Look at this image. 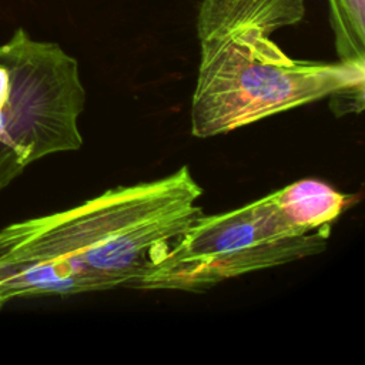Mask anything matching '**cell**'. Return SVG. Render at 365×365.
Here are the masks:
<instances>
[{
	"mask_svg": "<svg viewBox=\"0 0 365 365\" xmlns=\"http://www.w3.org/2000/svg\"><path fill=\"white\" fill-rule=\"evenodd\" d=\"M304 0H201L191 134L222 135L365 86V66L294 60L269 37L298 24Z\"/></svg>",
	"mask_w": 365,
	"mask_h": 365,
	"instance_id": "cell-1",
	"label": "cell"
},
{
	"mask_svg": "<svg viewBox=\"0 0 365 365\" xmlns=\"http://www.w3.org/2000/svg\"><path fill=\"white\" fill-rule=\"evenodd\" d=\"M151 235L141 182L0 228V308L14 299L133 287Z\"/></svg>",
	"mask_w": 365,
	"mask_h": 365,
	"instance_id": "cell-2",
	"label": "cell"
},
{
	"mask_svg": "<svg viewBox=\"0 0 365 365\" xmlns=\"http://www.w3.org/2000/svg\"><path fill=\"white\" fill-rule=\"evenodd\" d=\"M329 234L331 227L312 231L298 227L272 192L232 211L200 215L150 259L134 288L207 289L235 277L321 254Z\"/></svg>",
	"mask_w": 365,
	"mask_h": 365,
	"instance_id": "cell-3",
	"label": "cell"
},
{
	"mask_svg": "<svg viewBox=\"0 0 365 365\" xmlns=\"http://www.w3.org/2000/svg\"><path fill=\"white\" fill-rule=\"evenodd\" d=\"M78 61L24 29L0 44V192L33 163L83 145Z\"/></svg>",
	"mask_w": 365,
	"mask_h": 365,
	"instance_id": "cell-4",
	"label": "cell"
},
{
	"mask_svg": "<svg viewBox=\"0 0 365 365\" xmlns=\"http://www.w3.org/2000/svg\"><path fill=\"white\" fill-rule=\"evenodd\" d=\"M275 192L291 220L307 231L332 227L346 204L344 194L319 180H301Z\"/></svg>",
	"mask_w": 365,
	"mask_h": 365,
	"instance_id": "cell-5",
	"label": "cell"
},
{
	"mask_svg": "<svg viewBox=\"0 0 365 365\" xmlns=\"http://www.w3.org/2000/svg\"><path fill=\"white\" fill-rule=\"evenodd\" d=\"M339 61L365 66V0H327Z\"/></svg>",
	"mask_w": 365,
	"mask_h": 365,
	"instance_id": "cell-6",
	"label": "cell"
}]
</instances>
